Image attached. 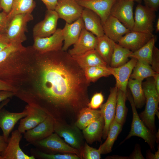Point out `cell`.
Returning <instances> with one entry per match:
<instances>
[{
    "label": "cell",
    "mask_w": 159,
    "mask_h": 159,
    "mask_svg": "<svg viewBox=\"0 0 159 159\" xmlns=\"http://www.w3.org/2000/svg\"><path fill=\"white\" fill-rule=\"evenodd\" d=\"M90 84L83 69L67 51L37 52L29 81L15 96L54 119L77 118L88 107Z\"/></svg>",
    "instance_id": "6da1fadb"
},
{
    "label": "cell",
    "mask_w": 159,
    "mask_h": 159,
    "mask_svg": "<svg viewBox=\"0 0 159 159\" xmlns=\"http://www.w3.org/2000/svg\"><path fill=\"white\" fill-rule=\"evenodd\" d=\"M20 48L11 43L0 52V80L16 92L27 83L37 53L32 46Z\"/></svg>",
    "instance_id": "7a4b0ae2"
},
{
    "label": "cell",
    "mask_w": 159,
    "mask_h": 159,
    "mask_svg": "<svg viewBox=\"0 0 159 159\" xmlns=\"http://www.w3.org/2000/svg\"><path fill=\"white\" fill-rule=\"evenodd\" d=\"M142 86L146 105L144 110L140 114L139 116L152 133L156 135L155 117V115L158 116L159 94L155 86L153 79L147 80L143 83Z\"/></svg>",
    "instance_id": "3957f363"
},
{
    "label": "cell",
    "mask_w": 159,
    "mask_h": 159,
    "mask_svg": "<svg viewBox=\"0 0 159 159\" xmlns=\"http://www.w3.org/2000/svg\"><path fill=\"white\" fill-rule=\"evenodd\" d=\"M127 98L130 103L132 108V121L129 133L120 144L131 137L136 136L143 139L147 143L150 149L153 151L155 152V146L156 141V134L152 133L140 118L137 111L131 92L129 90H127Z\"/></svg>",
    "instance_id": "277c9868"
},
{
    "label": "cell",
    "mask_w": 159,
    "mask_h": 159,
    "mask_svg": "<svg viewBox=\"0 0 159 159\" xmlns=\"http://www.w3.org/2000/svg\"><path fill=\"white\" fill-rule=\"evenodd\" d=\"M31 144L38 149L45 153L74 154L82 159L81 151L71 146L55 133H53L46 138Z\"/></svg>",
    "instance_id": "5b68a950"
},
{
    "label": "cell",
    "mask_w": 159,
    "mask_h": 159,
    "mask_svg": "<svg viewBox=\"0 0 159 159\" xmlns=\"http://www.w3.org/2000/svg\"><path fill=\"white\" fill-rule=\"evenodd\" d=\"M33 19L32 14H20L14 16L10 20L4 34L8 41L10 43L22 44L25 41L27 24Z\"/></svg>",
    "instance_id": "8992f818"
},
{
    "label": "cell",
    "mask_w": 159,
    "mask_h": 159,
    "mask_svg": "<svg viewBox=\"0 0 159 159\" xmlns=\"http://www.w3.org/2000/svg\"><path fill=\"white\" fill-rule=\"evenodd\" d=\"M54 132L71 146L82 152L84 143L80 130L74 124L70 125L62 119H54Z\"/></svg>",
    "instance_id": "52a82bcc"
},
{
    "label": "cell",
    "mask_w": 159,
    "mask_h": 159,
    "mask_svg": "<svg viewBox=\"0 0 159 159\" xmlns=\"http://www.w3.org/2000/svg\"><path fill=\"white\" fill-rule=\"evenodd\" d=\"M134 23L131 31L153 34L155 11L147 6L138 4L136 7Z\"/></svg>",
    "instance_id": "ba28073f"
},
{
    "label": "cell",
    "mask_w": 159,
    "mask_h": 159,
    "mask_svg": "<svg viewBox=\"0 0 159 159\" xmlns=\"http://www.w3.org/2000/svg\"><path fill=\"white\" fill-rule=\"evenodd\" d=\"M133 0H115L110 15L117 19L127 28L131 31L134 25Z\"/></svg>",
    "instance_id": "9c48e42d"
},
{
    "label": "cell",
    "mask_w": 159,
    "mask_h": 159,
    "mask_svg": "<svg viewBox=\"0 0 159 159\" xmlns=\"http://www.w3.org/2000/svg\"><path fill=\"white\" fill-rule=\"evenodd\" d=\"M33 38L34 42L32 47L38 53H43L62 49L64 41L62 29H57L49 37Z\"/></svg>",
    "instance_id": "30bf717a"
},
{
    "label": "cell",
    "mask_w": 159,
    "mask_h": 159,
    "mask_svg": "<svg viewBox=\"0 0 159 159\" xmlns=\"http://www.w3.org/2000/svg\"><path fill=\"white\" fill-rule=\"evenodd\" d=\"M83 8L76 0H59L54 10L59 18L70 24L81 17Z\"/></svg>",
    "instance_id": "8fae6325"
},
{
    "label": "cell",
    "mask_w": 159,
    "mask_h": 159,
    "mask_svg": "<svg viewBox=\"0 0 159 159\" xmlns=\"http://www.w3.org/2000/svg\"><path fill=\"white\" fill-rule=\"evenodd\" d=\"M27 111L26 116L20 120L18 130L21 133L33 128L44 121L48 115L43 110L27 104L25 107Z\"/></svg>",
    "instance_id": "7c38bea8"
},
{
    "label": "cell",
    "mask_w": 159,
    "mask_h": 159,
    "mask_svg": "<svg viewBox=\"0 0 159 159\" xmlns=\"http://www.w3.org/2000/svg\"><path fill=\"white\" fill-rule=\"evenodd\" d=\"M117 91L116 86L111 88L107 101L100 107L104 120L102 136L104 139H106L110 127L115 118Z\"/></svg>",
    "instance_id": "4fadbf2b"
},
{
    "label": "cell",
    "mask_w": 159,
    "mask_h": 159,
    "mask_svg": "<svg viewBox=\"0 0 159 159\" xmlns=\"http://www.w3.org/2000/svg\"><path fill=\"white\" fill-rule=\"evenodd\" d=\"M59 18L54 10H47L44 19L34 26L33 29V37H44L52 35L57 29Z\"/></svg>",
    "instance_id": "5bb4252c"
},
{
    "label": "cell",
    "mask_w": 159,
    "mask_h": 159,
    "mask_svg": "<svg viewBox=\"0 0 159 159\" xmlns=\"http://www.w3.org/2000/svg\"><path fill=\"white\" fill-rule=\"evenodd\" d=\"M54 118L48 115L42 122L26 131L24 138L30 144L44 139L54 132Z\"/></svg>",
    "instance_id": "9a60e30c"
},
{
    "label": "cell",
    "mask_w": 159,
    "mask_h": 159,
    "mask_svg": "<svg viewBox=\"0 0 159 159\" xmlns=\"http://www.w3.org/2000/svg\"><path fill=\"white\" fill-rule=\"evenodd\" d=\"M22 133L17 130L12 131L5 150L1 153L2 159H35L32 155L26 154L21 149L20 143Z\"/></svg>",
    "instance_id": "2e32d148"
},
{
    "label": "cell",
    "mask_w": 159,
    "mask_h": 159,
    "mask_svg": "<svg viewBox=\"0 0 159 159\" xmlns=\"http://www.w3.org/2000/svg\"><path fill=\"white\" fill-rule=\"evenodd\" d=\"M153 35V34L131 31L123 36L117 43L133 52L146 44Z\"/></svg>",
    "instance_id": "e0dca14e"
},
{
    "label": "cell",
    "mask_w": 159,
    "mask_h": 159,
    "mask_svg": "<svg viewBox=\"0 0 159 159\" xmlns=\"http://www.w3.org/2000/svg\"><path fill=\"white\" fill-rule=\"evenodd\" d=\"M131 58L122 66L116 68L111 67L112 75L114 76L116 80L115 86L126 94L127 92L128 80L137 61L135 58Z\"/></svg>",
    "instance_id": "ac0fdd59"
},
{
    "label": "cell",
    "mask_w": 159,
    "mask_h": 159,
    "mask_svg": "<svg viewBox=\"0 0 159 159\" xmlns=\"http://www.w3.org/2000/svg\"><path fill=\"white\" fill-rule=\"evenodd\" d=\"M97 40L96 36L84 28L78 39L68 53L72 56L78 55L95 49Z\"/></svg>",
    "instance_id": "d6986e66"
},
{
    "label": "cell",
    "mask_w": 159,
    "mask_h": 159,
    "mask_svg": "<svg viewBox=\"0 0 159 159\" xmlns=\"http://www.w3.org/2000/svg\"><path fill=\"white\" fill-rule=\"evenodd\" d=\"M27 115V112L25 109L22 112L17 113L10 112L3 108L0 110V127L7 142L15 125Z\"/></svg>",
    "instance_id": "ffe728a7"
},
{
    "label": "cell",
    "mask_w": 159,
    "mask_h": 159,
    "mask_svg": "<svg viewBox=\"0 0 159 159\" xmlns=\"http://www.w3.org/2000/svg\"><path fill=\"white\" fill-rule=\"evenodd\" d=\"M84 28V22L81 17L71 23H66L62 29L64 42L62 50L67 51L70 46L76 42Z\"/></svg>",
    "instance_id": "44dd1931"
},
{
    "label": "cell",
    "mask_w": 159,
    "mask_h": 159,
    "mask_svg": "<svg viewBox=\"0 0 159 159\" xmlns=\"http://www.w3.org/2000/svg\"><path fill=\"white\" fill-rule=\"evenodd\" d=\"M102 25L104 34L116 43L123 36L131 31L111 15L102 23Z\"/></svg>",
    "instance_id": "7402d4cb"
},
{
    "label": "cell",
    "mask_w": 159,
    "mask_h": 159,
    "mask_svg": "<svg viewBox=\"0 0 159 159\" xmlns=\"http://www.w3.org/2000/svg\"><path fill=\"white\" fill-rule=\"evenodd\" d=\"M81 6L93 11L100 18L102 23L110 15L112 7L115 0H76Z\"/></svg>",
    "instance_id": "603a6c76"
},
{
    "label": "cell",
    "mask_w": 159,
    "mask_h": 159,
    "mask_svg": "<svg viewBox=\"0 0 159 159\" xmlns=\"http://www.w3.org/2000/svg\"><path fill=\"white\" fill-rule=\"evenodd\" d=\"M85 28L97 37L104 35L102 23L100 17L89 9L84 8L81 16Z\"/></svg>",
    "instance_id": "cb8c5ba5"
},
{
    "label": "cell",
    "mask_w": 159,
    "mask_h": 159,
    "mask_svg": "<svg viewBox=\"0 0 159 159\" xmlns=\"http://www.w3.org/2000/svg\"><path fill=\"white\" fill-rule=\"evenodd\" d=\"M104 126V120L102 114L98 118L82 130V134L86 142L91 144L96 141L100 142Z\"/></svg>",
    "instance_id": "d4e9b609"
},
{
    "label": "cell",
    "mask_w": 159,
    "mask_h": 159,
    "mask_svg": "<svg viewBox=\"0 0 159 159\" xmlns=\"http://www.w3.org/2000/svg\"><path fill=\"white\" fill-rule=\"evenodd\" d=\"M72 56L83 69L87 67L94 66H108L95 49L91 50L81 55Z\"/></svg>",
    "instance_id": "484cf974"
},
{
    "label": "cell",
    "mask_w": 159,
    "mask_h": 159,
    "mask_svg": "<svg viewBox=\"0 0 159 159\" xmlns=\"http://www.w3.org/2000/svg\"><path fill=\"white\" fill-rule=\"evenodd\" d=\"M115 43L105 34L97 37V42L95 49L109 66Z\"/></svg>",
    "instance_id": "4316f807"
},
{
    "label": "cell",
    "mask_w": 159,
    "mask_h": 159,
    "mask_svg": "<svg viewBox=\"0 0 159 159\" xmlns=\"http://www.w3.org/2000/svg\"><path fill=\"white\" fill-rule=\"evenodd\" d=\"M102 114L100 110H93L88 107H84L79 112L74 124L82 130L98 118Z\"/></svg>",
    "instance_id": "83f0119b"
},
{
    "label": "cell",
    "mask_w": 159,
    "mask_h": 159,
    "mask_svg": "<svg viewBox=\"0 0 159 159\" xmlns=\"http://www.w3.org/2000/svg\"><path fill=\"white\" fill-rule=\"evenodd\" d=\"M122 126L114 119L110 127L106 140L99 148L101 154H107L111 152L114 143L121 132Z\"/></svg>",
    "instance_id": "f1b7e54d"
},
{
    "label": "cell",
    "mask_w": 159,
    "mask_h": 159,
    "mask_svg": "<svg viewBox=\"0 0 159 159\" xmlns=\"http://www.w3.org/2000/svg\"><path fill=\"white\" fill-rule=\"evenodd\" d=\"M156 39V37L154 35L151 39L141 48L132 52L130 57L135 58L138 61H142L150 65L153 49Z\"/></svg>",
    "instance_id": "f546056e"
},
{
    "label": "cell",
    "mask_w": 159,
    "mask_h": 159,
    "mask_svg": "<svg viewBox=\"0 0 159 159\" xmlns=\"http://www.w3.org/2000/svg\"><path fill=\"white\" fill-rule=\"evenodd\" d=\"M141 80L130 78L127 86L131 93L136 108H142L145 103V98Z\"/></svg>",
    "instance_id": "4dcf8cb0"
},
{
    "label": "cell",
    "mask_w": 159,
    "mask_h": 159,
    "mask_svg": "<svg viewBox=\"0 0 159 159\" xmlns=\"http://www.w3.org/2000/svg\"><path fill=\"white\" fill-rule=\"evenodd\" d=\"M36 6L34 0H14L11 9L7 14L9 21L16 15L31 14Z\"/></svg>",
    "instance_id": "1f68e13d"
},
{
    "label": "cell",
    "mask_w": 159,
    "mask_h": 159,
    "mask_svg": "<svg viewBox=\"0 0 159 159\" xmlns=\"http://www.w3.org/2000/svg\"><path fill=\"white\" fill-rule=\"evenodd\" d=\"M85 78L89 83L95 82L102 77L112 75L111 67L110 66H94L83 69Z\"/></svg>",
    "instance_id": "d6a6232c"
},
{
    "label": "cell",
    "mask_w": 159,
    "mask_h": 159,
    "mask_svg": "<svg viewBox=\"0 0 159 159\" xmlns=\"http://www.w3.org/2000/svg\"><path fill=\"white\" fill-rule=\"evenodd\" d=\"M132 52L115 43L110 66L116 68L123 65L128 61Z\"/></svg>",
    "instance_id": "836d02e7"
},
{
    "label": "cell",
    "mask_w": 159,
    "mask_h": 159,
    "mask_svg": "<svg viewBox=\"0 0 159 159\" xmlns=\"http://www.w3.org/2000/svg\"><path fill=\"white\" fill-rule=\"evenodd\" d=\"M130 78L142 81L145 79L153 77L157 73L155 72L150 65L137 60Z\"/></svg>",
    "instance_id": "e575fe53"
},
{
    "label": "cell",
    "mask_w": 159,
    "mask_h": 159,
    "mask_svg": "<svg viewBox=\"0 0 159 159\" xmlns=\"http://www.w3.org/2000/svg\"><path fill=\"white\" fill-rule=\"evenodd\" d=\"M127 94L118 89L115 119L117 122L122 125L125 122L127 112L125 105Z\"/></svg>",
    "instance_id": "d590c367"
},
{
    "label": "cell",
    "mask_w": 159,
    "mask_h": 159,
    "mask_svg": "<svg viewBox=\"0 0 159 159\" xmlns=\"http://www.w3.org/2000/svg\"><path fill=\"white\" fill-rule=\"evenodd\" d=\"M32 155L36 159H81L77 155L72 154H51L44 153L37 148L30 150Z\"/></svg>",
    "instance_id": "8d00e7d4"
},
{
    "label": "cell",
    "mask_w": 159,
    "mask_h": 159,
    "mask_svg": "<svg viewBox=\"0 0 159 159\" xmlns=\"http://www.w3.org/2000/svg\"><path fill=\"white\" fill-rule=\"evenodd\" d=\"M82 159H100L101 152L100 149H96L90 146L85 142L82 152Z\"/></svg>",
    "instance_id": "74e56055"
},
{
    "label": "cell",
    "mask_w": 159,
    "mask_h": 159,
    "mask_svg": "<svg viewBox=\"0 0 159 159\" xmlns=\"http://www.w3.org/2000/svg\"><path fill=\"white\" fill-rule=\"evenodd\" d=\"M104 100V97L101 92L94 94L88 105V107L93 110L100 108Z\"/></svg>",
    "instance_id": "f35d334b"
},
{
    "label": "cell",
    "mask_w": 159,
    "mask_h": 159,
    "mask_svg": "<svg viewBox=\"0 0 159 159\" xmlns=\"http://www.w3.org/2000/svg\"><path fill=\"white\" fill-rule=\"evenodd\" d=\"M150 65L155 72L159 73V50L155 46L153 49L152 60Z\"/></svg>",
    "instance_id": "ab89813d"
},
{
    "label": "cell",
    "mask_w": 159,
    "mask_h": 159,
    "mask_svg": "<svg viewBox=\"0 0 159 159\" xmlns=\"http://www.w3.org/2000/svg\"><path fill=\"white\" fill-rule=\"evenodd\" d=\"M9 21L7 14L3 11L0 12V34H5Z\"/></svg>",
    "instance_id": "60d3db41"
},
{
    "label": "cell",
    "mask_w": 159,
    "mask_h": 159,
    "mask_svg": "<svg viewBox=\"0 0 159 159\" xmlns=\"http://www.w3.org/2000/svg\"><path fill=\"white\" fill-rule=\"evenodd\" d=\"M128 157V159H144L139 144H137L132 153Z\"/></svg>",
    "instance_id": "b9f144b4"
},
{
    "label": "cell",
    "mask_w": 159,
    "mask_h": 159,
    "mask_svg": "<svg viewBox=\"0 0 159 159\" xmlns=\"http://www.w3.org/2000/svg\"><path fill=\"white\" fill-rule=\"evenodd\" d=\"M14 0H0V5L3 11L8 14L10 11Z\"/></svg>",
    "instance_id": "7bdbcfd3"
},
{
    "label": "cell",
    "mask_w": 159,
    "mask_h": 159,
    "mask_svg": "<svg viewBox=\"0 0 159 159\" xmlns=\"http://www.w3.org/2000/svg\"><path fill=\"white\" fill-rule=\"evenodd\" d=\"M145 5L155 11H157L159 7V0H142Z\"/></svg>",
    "instance_id": "ee69618b"
},
{
    "label": "cell",
    "mask_w": 159,
    "mask_h": 159,
    "mask_svg": "<svg viewBox=\"0 0 159 159\" xmlns=\"http://www.w3.org/2000/svg\"><path fill=\"white\" fill-rule=\"evenodd\" d=\"M0 91H7L12 92L15 93L16 90L6 82L0 80Z\"/></svg>",
    "instance_id": "f6af8a7d"
},
{
    "label": "cell",
    "mask_w": 159,
    "mask_h": 159,
    "mask_svg": "<svg viewBox=\"0 0 159 159\" xmlns=\"http://www.w3.org/2000/svg\"><path fill=\"white\" fill-rule=\"evenodd\" d=\"M45 5L47 10H54L59 0H41Z\"/></svg>",
    "instance_id": "bcb514c9"
},
{
    "label": "cell",
    "mask_w": 159,
    "mask_h": 159,
    "mask_svg": "<svg viewBox=\"0 0 159 159\" xmlns=\"http://www.w3.org/2000/svg\"><path fill=\"white\" fill-rule=\"evenodd\" d=\"M14 96V92L7 91H0V102Z\"/></svg>",
    "instance_id": "7dc6e473"
},
{
    "label": "cell",
    "mask_w": 159,
    "mask_h": 159,
    "mask_svg": "<svg viewBox=\"0 0 159 159\" xmlns=\"http://www.w3.org/2000/svg\"><path fill=\"white\" fill-rule=\"evenodd\" d=\"M146 158L148 159H158L159 158V148L157 151L155 152V154H153L149 151H148L146 152Z\"/></svg>",
    "instance_id": "c3c4849f"
},
{
    "label": "cell",
    "mask_w": 159,
    "mask_h": 159,
    "mask_svg": "<svg viewBox=\"0 0 159 159\" xmlns=\"http://www.w3.org/2000/svg\"><path fill=\"white\" fill-rule=\"evenodd\" d=\"M8 142L6 140L3 135H0V153H1L6 149Z\"/></svg>",
    "instance_id": "681fc988"
},
{
    "label": "cell",
    "mask_w": 159,
    "mask_h": 159,
    "mask_svg": "<svg viewBox=\"0 0 159 159\" xmlns=\"http://www.w3.org/2000/svg\"><path fill=\"white\" fill-rule=\"evenodd\" d=\"M153 77L155 86L158 93L159 94V73H155Z\"/></svg>",
    "instance_id": "f907efd6"
},
{
    "label": "cell",
    "mask_w": 159,
    "mask_h": 159,
    "mask_svg": "<svg viewBox=\"0 0 159 159\" xmlns=\"http://www.w3.org/2000/svg\"><path fill=\"white\" fill-rule=\"evenodd\" d=\"M10 44L6 39L0 40V52L7 47Z\"/></svg>",
    "instance_id": "816d5d0a"
},
{
    "label": "cell",
    "mask_w": 159,
    "mask_h": 159,
    "mask_svg": "<svg viewBox=\"0 0 159 159\" xmlns=\"http://www.w3.org/2000/svg\"><path fill=\"white\" fill-rule=\"evenodd\" d=\"M107 159H128V157H124L119 155H113L107 157Z\"/></svg>",
    "instance_id": "f5cc1de1"
},
{
    "label": "cell",
    "mask_w": 159,
    "mask_h": 159,
    "mask_svg": "<svg viewBox=\"0 0 159 159\" xmlns=\"http://www.w3.org/2000/svg\"><path fill=\"white\" fill-rule=\"evenodd\" d=\"M10 99L8 98L1 102V103L0 105V110L3 108L4 106L7 105Z\"/></svg>",
    "instance_id": "db71d44e"
},
{
    "label": "cell",
    "mask_w": 159,
    "mask_h": 159,
    "mask_svg": "<svg viewBox=\"0 0 159 159\" xmlns=\"http://www.w3.org/2000/svg\"><path fill=\"white\" fill-rule=\"evenodd\" d=\"M156 26V32H157L159 31V18L157 20Z\"/></svg>",
    "instance_id": "11a10c76"
},
{
    "label": "cell",
    "mask_w": 159,
    "mask_h": 159,
    "mask_svg": "<svg viewBox=\"0 0 159 159\" xmlns=\"http://www.w3.org/2000/svg\"><path fill=\"white\" fill-rule=\"evenodd\" d=\"M4 39H6L4 34H0V40Z\"/></svg>",
    "instance_id": "9f6ffc18"
},
{
    "label": "cell",
    "mask_w": 159,
    "mask_h": 159,
    "mask_svg": "<svg viewBox=\"0 0 159 159\" xmlns=\"http://www.w3.org/2000/svg\"><path fill=\"white\" fill-rule=\"evenodd\" d=\"M134 1H135L138 3L139 4H141L142 0H133Z\"/></svg>",
    "instance_id": "6f0895ef"
},
{
    "label": "cell",
    "mask_w": 159,
    "mask_h": 159,
    "mask_svg": "<svg viewBox=\"0 0 159 159\" xmlns=\"http://www.w3.org/2000/svg\"><path fill=\"white\" fill-rule=\"evenodd\" d=\"M2 9L1 7V5H0V11Z\"/></svg>",
    "instance_id": "680465c9"
},
{
    "label": "cell",
    "mask_w": 159,
    "mask_h": 159,
    "mask_svg": "<svg viewBox=\"0 0 159 159\" xmlns=\"http://www.w3.org/2000/svg\"><path fill=\"white\" fill-rule=\"evenodd\" d=\"M0 159H2V157L1 156V153H0Z\"/></svg>",
    "instance_id": "91938a15"
}]
</instances>
